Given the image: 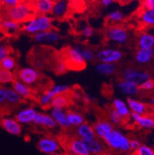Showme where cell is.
Returning <instances> with one entry per match:
<instances>
[{"label": "cell", "mask_w": 154, "mask_h": 155, "mask_svg": "<svg viewBox=\"0 0 154 155\" xmlns=\"http://www.w3.org/2000/svg\"><path fill=\"white\" fill-rule=\"evenodd\" d=\"M115 2L116 0H100V4L104 7L110 6V5H113Z\"/></svg>", "instance_id": "f907efd6"}, {"label": "cell", "mask_w": 154, "mask_h": 155, "mask_svg": "<svg viewBox=\"0 0 154 155\" xmlns=\"http://www.w3.org/2000/svg\"><path fill=\"white\" fill-rule=\"evenodd\" d=\"M11 84H12V88L23 99H29L32 97V88L18 79H15Z\"/></svg>", "instance_id": "ffe728a7"}, {"label": "cell", "mask_w": 154, "mask_h": 155, "mask_svg": "<svg viewBox=\"0 0 154 155\" xmlns=\"http://www.w3.org/2000/svg\"><path fill=\"white\" fill-rule=\"evenodd\" d=\"M0 29L8 34H15L21 29V24L8 18H5L0 21Z\"/></svg>", "instance_id": "484cf974"}, {"label": "cell", "mask_w": 154, "mask_h": 155, "mask_svg": "<svg viewBox=\"0 0 154 155\" xmlns=\"http://www.w3.org/2000/svg\"><path fill=\"white\" fill-rule=\"evenodd\" d=\"M96 137L99 139H103L104 137L108 134L114 129L113 125L110 120H99L93 126Z\"/></svg>", "instance_id": "e0dca14e"}, {"label": "cell", "mask_w": 154, "mask_h": 155, "mask_svg": "<svg viewBox=\"0 0 154 155\" xmlns=\"http://www.w3.org/2000/svg\"><path fill=\"white\" fill-rule=\"evenodd\" d=\"M123 57V53L116 48H102L96 53V58L99 62L116 63Z\"/></svg>", "instance_id": "5b68a950"}, {"label": "cell", "mask_w": 154, "mask_h": 155, "mask_svg": "<svg viewBox=\"0 0 154 155\" xmlns=\"http://www.w3.org/2000/svg\"><path fill=\"white\" fill-rule=\"evenodd\" d=\"M15 80V75L11 71L5 70L0 66V85H7L12 84Z\"/></svg>", "instance_id": "e575fe53"}, {"label": "cell", "mask_w": 154, "mask_h": 155, "mask_svg": "<svg viewBox=\"0 0 154 155\" xmlns=\"http://www.w3.org/2000/svg\"><path fill=\"white\" fill-rule=\"evenodd\" d=\"M0 124H1V117H0Z\"/></svg>", "instance_id": "9f6ffc18"}, {"label": "cell", "mask_w": 154, "mask_h": 155, "mask_svg": "<svg viewBox=\"0 0 154 155\" xmlns=\"http://www.w3.org/2000/svg\"><path fill=\"white\" fill-rule=\"evenodd\" d=\"M53 98V95L50 92L49 90L45 91L43 94L40 95L39 98V105L43 108L49 107L51 105V102Z\"/></svg>", "instance_id": "8d00e7d4"}, {"label": "cell", "mask_w": 154, "mask_h": 155, "mask_svg": "<svg viewBox=\"0 0 154 155\" xmlns=\"http://www.w3.org/2000/svg\"><path fill=\"white\" fill-rule=\"evenodd\" d=\"M87 146L90 155H100L104 150V145L96 137L89 140H83Z\"/></svg>", "instance_id": "603a6c76"}, {"label": "cell", "mask_w": 154, "mask_h": 155, "mask_svg": "<svg viewBox=\"0 0 154 155\" xmlns=\"http://www.w3.org/2000/svg\"><path fill=\"white\" fill-rule=\"evenodd\" d=\"M33 6L26 2H20L17 5L8 7L7 10V18L22 24L32 18L34 15Z\"/></svg>", "instance_id": "7a4b0ae2"}, {"label": "cell", "mask_w": 154, "mask_h": 155, "mask_svg": "<svg viewBox=\"0 0 154 155\" xmlns=\"http://www.w3.org/2000/svg\"><path fill=\"white\" fill-rule=\"evenodd\" d=\"M1 110H2V107H0V112H1Z\"/></svg>", "instance_id": "11a10c76"}, {"label": "cell", "mask_w": 154, "mask_h": 155, "mask_svg": "<svg viewBox=\"0 0 154 155\" xmlns=\"http://www.w3.org/2000/svg\"><path fill=\"white\" fill-rule=\"evenodd\" d=\"M49 91L52 93L53 97H55V96L58 95V94L70 92V88H69L67 85H65V84H58V85L53 86L52 88L49 89Z\"/></svg>", "instance_id": "f35d334b"}, {"label": "cell", "mask_w": 154, "mask_h": 155, "mask_svg": "<svg viewBox=\"0 0 154 155\" xmlns=\"http://www.w3.org/2000/svg\"><path fill=\"white\" fill-rule=\"evenodd\" d=\"M112 108L115 110L123 118L124 120H129L131 118V113L129 107L126 102H124L122 99L116 98L112 102Z\"/></svg>", "instance_id": "d6986e66"}, {"label": "cell", "mask_w": 154, "mask_h": 155, "mask_svg": "<svg viewBox=\"0 0 154 155\" xmlns=\"http://www.w3.org/2000/svg\"><path fill=\"white\" fill-rule=\"evenodd\" d=\"M37 111L32 107H27L19 110L15 114V118L21 124H32L36 117Z\"/></svg>", "instance_id": "7c38bea8"}, {"label": "cell", "mask_w": 154, "mask_h": 155, "mask_svg": "<svg viewBox=\"0 0 154 155\" xmlns=\"http://www.w3.org/2000/svg\"><path fill=\"white\" fill-rule=\"evenodd\" d=\"M49 155H61V154H60V153H59L58 151H56V152H54V153H50V154H49Z\"/></svg>", "instance_id": "f5cc1de1"}, {"label": "cell", "mask_w": 154, "mask_h": 155, "mask_svg": "<svg viewBox=\"0 0 154 155\" xmlns=\"http://www.w3.org/2000/svg\"><path fill=\"white\" fill-rule=\"evenodd\" d=\"M103 140L113 150L121 152H129L130 150L129 137L119 130L113 129L106 135Z\"/></svg>", "instance_id": "3957f363"}, {"label": "cell", "mask_w": 154, "mask_h": 155, "mask_svg": "<svg viewBox=\"0 0 154 155\" xmlns=\"http://www.w3.org/2000/svg\"><path fill=\"white\" fill-rule=\"evenodd\" d=\"M109 119L113 125H120L123 121H125L123 118L113 108L109 112Z\"/></svg>", "instance_id": "74e56055"}, {"label": "cell", "mask_w": 154, "mask_h": 155, "mask_svg": "<svg viewBox=\"0 0 154 155\" xmlns=\"http://www.w3.org/2000/svg\"><path fill=\"white\" fill-rule=\"evenodd\" d=\"M117 67L115 63H101L99 62L98 64L96 66V70L100 75L103 76H112L116 72Z\"/></svg>", "instance_id": "f1b7e54d"}, {"label": "cell", "mask_w": 154, "mask_h": 155, "mask_svg": "<svg viewBox=\"0 0 154 155\" xmlns=\"http://www.w3.org/2000/svg\"><path fill=\"white\" fill-rule=\"evenodd\" d=\"M33 124L37 126L44 127L48 129H54L57 127L56 121L51 115L42 112H37L36 117L34 119Z\"/></svg>", "instance_id": "ac0fdd59"}, {"label": "cell", "mask_w": 154, "mask_h": 155, "mask_svg": "<svg viewBox=\"0 0 154 155\" xmlns=\"http://www.w3.org/2000/svg\"><path fill=\"white\" fill-rule=\"evenodd\" d=\"M131 119L139 128L145 130H151L154 128V116L152 115H140L132 113Z\"/></svg>", "instance_id": "4fadbf2b"}, {"label": "cell", "mask_w": 154, "mask_h": 155, "mask_svg": "<svg viewBox=\"0 0 154 155\" xmlns=\"http://www.w3.org/2000/svg\"><path fill=\"white\" fill-rule=\"evenodd\" d=\"M129 146H130V150H133L134 151V150H137L141 146V143L138 140L133 139V140H129Z\"/></svg>", "instance_id": "681fc988"}, {"label": "cell", "mask_w": 154, "mask_h": 155, "mask_svg": "<svg viewBox=\"0 0 154 155\" xmlns=\"http://www.w3.org/2000/svg\"><path fill=\"white\" fill-rule=\"evenodd\" d=\"M71 103V99L69 96V92L56 95L53 97L52 102H51V107H59L66 108L70 105Z\"/></svg>", "instance_id": "4316f807"}, {"label": "cell", "mask_w": 154, "mask_h": 155, "mask_svg": "<svg viewBox=\"0 0 154 155\" xmlns=\"http://www.w3.org/2000/svg\"><path fill=\"white\" fill-rule=\"evenodd\" d=\"M121 77H122L123 80L139 85L141 83L149 79L150 76L146 72H141L129 67V68L125 69L123 71Z\"/></svg>", "instance_id": "52a82bcc"}, {"label": "cell", "mask_w": 154, "mask_h": 155, "mask_svg": "<svg viewBox=\"0 0 154 155\" xmlns=\"http://www.w3.org/2000/svg\"><path fill=\"white\" fill-rule=\"evenodd\" d=\"M82 35L86 39H90L94 35V29L92 26L87 25L82 29Z\"/></svg>", "instance_id": "ee69618b"}, {"label": "cell", "mask_w": 154, "mask_h": 155, "mask_svg": "<svg viewBox=\"0 0 154 155\" xmlns=\"http://www.w3.org/2000/svg\"><path fill=\"white\" fill-rule=\"evenodd\" d=\"M70 3H76V2H78L80 0H68Z\"/></svg>", "instance_id": "816d5d0a"}, {"label": "cell", "mask_w": 154, "mask_h": 155, "mask_svg": "<svg viewBox=\"0 0 154 155\" xmlns=\"http://www.w3.org/2000/svg\"><path fill=\"white\" fill-rule=\"evenodd\" d=\"M105 36L109 41L113 42L117 45H124L129 39V32L123 26L112 25L107 27Z\"/></svg>", "instance_id": "277c9868"}, {"label": "cell", "mask_w": 154, "mask_h": 155, "mask_svg": "<svg viewBox=\"0 0 154 155\" xmlns=\"http://www.w3.org/2000/svg\"><path fill=\"white\" fill-rule=\"evenodd\" d=\"M106 19L108 22L112 23L113 25H119L124 20L125 15L123 12L120 10L112 11L107 14Z\"/></svg>", "instance_id": "836d02e7"}, {"label": "cell", "mask_w": 154, "mask_h": 155, "mask_svg": "<svg viewBox=\"0 0 154 155\" xmlns=\"http://www.w3.org/2000/svg\"><path fill=\"white\" fill-rule=\"evenodd\" d=\"M150 104H152V105H154V97H152V99H151L150 101Z\"/></svg>", "instance_id": "db71d44e"}, {"label": "cell", "mask_w": 154, "mask_h": 155, "mask_svg": "<svg viewBox=\"0 0 154 155\" xmlns=\"http://www.w3.org/2000/svg\"><path fill=\"white\" fill-rule=\"evenodd\" d=\"M70 7L68 0H55L51 11V15L56 19H63L67 14Z\"/></svg>", "instance_id": "5bb4252c"}, {"label": "cell", "mask_w": 154, "mask_h": 155, "mask_svg": "<svg viewBox=\"0 0 154 155\" xmlns=\"http://www.w3.org/2000/svg\"><path fill=\"white\" fill-rule=\"evenodd\" d=\"M67 149L72 155H90L84 141L80 137L70 138L67 143Z\"/></svg>", "instance_id": "8fae6325"}, {"label": "cell", "mask_w": 154, "mask_h": 155, "mask_svg": "<svg viewBox=\"0 0 154 155\" xmlns=\"http://www.w3.org/2000/svg\"><path fill=\"white\" fill-rule=\"evenodd\" d=\"M37 147L42 153L49 155L52 153L59 151L60 149V143L56 138L46 136L39 139Z\"/></svg>", "instance_id": "ba28073f"}, {"label": "cell", "mask_w": 154, "mask_h": 155, "mask_svg": "<svg viewBox=\"0 0 154 155\" xmlns=\"http://www.w3.org/2000/svg\"><path fill=\"white\" fill-rule=\"evenodd\" d=\"M34 40L39 44L53 45L59 41V34L54 29L46 32H39L33 36Z\"/></svg>", "instance_id": "9c48e42d"}, {"label": "cell", "mask_w": 154, "mask_h": 155, "mask_svg": "<svg viewBox=\"0 0 154 155\" xmlns=\"http://www.w3.org/2000/svg\"><path fill=\"white\" fill-rule=\"evenodd\" d=\"M76 134L82 140H89L96 137V134L93 130V126L87 124L86 122L80 126L76 127Z\"/></svg>", "instance_id": "d4e9b609"}, {"label": "cell", "mask_w": 154, "mask_h": 155, "mask_svg": "<svg viewBox=\"0 0 154 155\" xmlns=\"http://www.w3.org/2000/svg\"><path fill=\"white\" fill-rule=\"evenodd\" d=\"M81 47L78 46L67 47L64 51V62L68 70H83L87 67V62L84 60Z\"/></svg>", "instance_id": "6da1fadb"}, {"label": "cell", "mask_w": 154, "mask_h": 155, "mask_svg": "<svg viewBox=\"0 0 154 155\" xmlns=\"http://www.w3.org/2000/svg\"><path fill=\"white\" fill-rule=\"evenodd\" d=\"M16 77L18 80L31 87L35 85L40 80L41 73L37 69L26 67L19 69L16 73Z\"/></svg>", "instance_id": "8992f818"}, {"label": "cell", "mask_w": 154, "mask_h": 155, "mask_svg": "<svg viewBox=\"0 0 154 155\" xmlns=\"http://www.w3.org/2000/svg\"><path fill=\"white\" fill-rule=\"evenodd\" d=\"M117 88L122 94L128 96L136 95L139 92V86L125 80L120 81L117 84Z\"/></svg>", "instance_id": "cb8c5ba5"}, {"label": "cell", "mask_w": 154, "mask_h": 155, "mask_svg": "<svg viewBox=\"0 0 154 155\" xmlns=\"http://www.w3.org/2000/svg\"><path fill=\"white\" fill-rule=\"evenodd\" d=\"M138 86H139V91H151L154 89V80L149 78L141 83Z\"/></svg>", "instance_id": "7bdbcfd3"}, {"label": "cell", "mask_w": 154, "mask_h": 155, "mask_svg": "<svg viewBox=\"0 0 154 155\" xmlns=\"http://www.w3.org/2000/svg\"><path fill=\"white\" fill-rule=\"evenodd\" d=\"M153 56V50L152 49H147V50H143V49H139L136 51L135 54L136 61L139 63H146L152 60Z\"/></svg>", "instance_id": "1f68e13d"}, {"label": "cell", "mask_w": 154, "mask_h": 155, "mask_svg": "<svg viewBox=\"0 0 154 155\" xmlns=\"http://www.w3.org/2000/svg\"><path fill=\"white\" fill-rule=\"evenodd\" d=\"M21 29L26 34L32 35V36L36 34L37 32H40L39 21H38L36 15H33L26 22L22 23V26H21Z\"/></svg>", "instance_id": "7402d4cb"}, {"label": "cell", "mask_w": 154, "mask_h": 155, "mask_svg": "<svg viewBox=\"0 0 154 155\" xmlns=\"http://www.w3.org/2000/svg\"><path fill=\"white\" fill-rule=\"evenodd\" d=\"M139 22L143 28H154V9L143 8L138 13Z\"/></svg>", "instance_id": "2e32d148"}, {"label": "cell", "mask_w": 154, "mask_h": 155, "mask_svg": "<svg viewBox=\"0 0 154 155\" xmlns=\"http://www.w3.org/2000/svg\"><path fill=\"white\" fill-rule=\"evenodd\" d=\"M54 0H35L33 3L34 11L36 14L49 15L53 9Z\"/></svg>", "instance_id": "44dd1931"}, {"label": "cell", "mask_w": 154, "mask_h": 155, "mask_svg": "<svg viewBox=\"0 0 154 155\" xmlns=\"http://www.w3.org/2000/svg\"><path fill=\"white\" fill-rule=\"evenodd\" d=\"M22 1V0H0V2L8 8V7H12L17 5Z\"/></svg>", "instance_id": "7dc6e473"}, {"label": "cell", "mask_w": 154, "mask_h": 155, "mask_svg": "<svg viewBox=\"0 0 154 155\" xmlns=\"http://www.w3.org/2000/svg\"><path fill=\"white\" fill-rule=\"evenodd\" d=\"M154 46V36L148 32H143L139 35L137 40V47L139 49H152Z\"/></svg>", "instance_id": "83f0119b"}, {"label": "cell", "mask_w": 154, "mask_h": 155, "mask_svg": "<svg viewBox=\"0 0 154 155\" xmlns=\"http://www.w3.org/2000/svg\"><path fill=\"white\" fill-rule=\"evenodd\" d=\"M7 105L6 98H5V90L2 85H0V107L3 108V107Z\"/></svg>", "instance_id": "bcb514c9"}, {"label": "cell", "mask_w": 154, "mask_h": 155, "mask_svg": "<svg viewBox=\"0 0 154 155\" xmlns=\"http://www.w3.org/2000/svg\"><path fill=\"white\" fill-rule=\"evenodd\" d=\"M133 155H154V150L150 147L141 144L137 150H134Z\"/></svg>", "instance_id": "ab89813d"}, {"label": "cell", "mask_w": 154, "mask_h": 155, "mask_svg": "<svg viewBox=\"0 0 154 155\" xmlns=\"http://www.w3.org/2000/svg\"><path fill=\"white\" fill-rule=\"evenodd\" d=\"M68 70L67 66L64 60H59L56 64L54 65V72L57 75H62L63 73H66Z\"/></svg>", "instance_id": "b9f144b4"}, {"label": "cell", "mask_w": 154, "mask_h": 155, "mask_svg": "<svg viewBox=\"0 0 154 155\" xmlns=\"http://www.w3.org/2000/svg\"><path fill=\"white\" fill-rule=\"evenodd\" d=\"M67 120L70 127H75L85 123L84 116L78 111H67Z\"/></svg>", "instance_id": "4dcf8cb0"}, {"label": "cell", "mask_w": 154, "mask_h": 155, "mask_svg": "<svg viewBox=\"0 0 154 155\" xmlns=\"http://www.w3.org/2000/svg\"><path fill=\"white\" fill-rule=\"evenodd\" d=\"M141 5L145 9H154V0H141Z\"/></svg>", "instance_id": "c3c4849f"}, {"label": "cell", "mask_w": 154, "mask_h": 155, "mask_svg": "<svg viewBox=\"0 0 154 155\" xmlns=\"http://www.w3.org/2000/svg\"><path fill=\"white\" fill-rule=\"evenodd\" d=\"M39 24L40 32H46L53 29V18L49 15L36 14Z\"/></svg>", "instance_id": "d6a6232c"}, {"label": "cell", "mask_w": 154, "mask_h": 155, "mask_svg": "<svg viewBox=\"0 0 154 155\" xmlns=\"http://www.w3.org/2000/svg\"><path fill=\"white\" fill-rule=\"evenodd\" d=\"M0 66L3 69H5V70L13 72L16 69L17 67L16 60H15L14 56L8 55V56H7L5 58H4L2 61L0 62Z\"/></svg>", "instance_id": "d590c367"}, {"label": "cell", "mask_w": 154, "mask_h": 155, "mask_svg": "<svg viewBox=\"0 0 154 155\" xmlns=\"http://www.w3.org/2000/svg\"><path fill=\"white\" fill-rule=\"evenodd\" d=\"M0 126L2 127L7 133L11 135L19 136L22 134V124H19L15 120V118L11 117H4L1 118Z\"/></svg>", "instance_id": "30bf717a"}, {"label": "cell", "mask_w": 154, "mask_h": 155, "mask_svg": "<svg viewBox=\"0 0 154 155\" xmlns=\"http://www.w3.org/2000/svg\"><path fill=\"white\" fill-rule=\"evenodd\" d=\"M8 55H10V47L5 45H0V62Z\"/></svg>", "instance_id": "f6af8a7d"}, {"label": "cell", "mask_w": 154, "mask_h": 155, "mask_svg": "<svg viewBox=\"0 0 154 155\" xmlns=\"http://www.w3.org/2000/svg\"><path fill=\"white\" fill-rule=\"evenodd\" d=\"M4 90H5L7 104L11 106H16L22 103L23 98L17 94L12 87H4Z\"/></svg>", "instance_id": "f546056e"}, {"label": "cell", "mask_w": 154, "mask_h": 155, "mask_svg": "<svg viewBox=\"0 0 154 155\" xmlns=\"http://www.w3.org/2000/svg\"><path fill=\"white\" fill-rule=\"evenodd\" d=\"M83 56L87 62H93L96 60V53L94 50L90 48H85L82 50Z\"/></svg>", "instance_id": "60d3db41"}, {"label": "cell", "mask_w": 154, "mask_h": 155, "mask_svg": "<svg viewBox=\"0 0 154 155\" xmlns=\"http://www.w3.org/2000/svg\"><path fill=\"white\" fill-rule=\"evenodd\" d=\"M50 115L60 127L68 129L71 127L67 120V111L64 108L54 107L51 110Z\"/></svg>", "instance_id": "9a60e30c"}]
</instances>
